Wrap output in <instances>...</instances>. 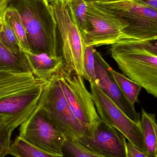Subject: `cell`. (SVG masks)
Returning <instances> with one entry per match:
<instances>
[{
  "instance_id": "52a82bcc",
  "label": "cell",
  "mask_w": 157,
  "mask_h": 157,
  "mask_svg": "<svg viewBox=\"0 0 157 157\" xmlns=\"http://www.w3.org/2000/svg\"><path fill=\"white\" fill-rule=\"evenodd\" d=\"M40 103L42 109L66 139L77 140L90 133L75 117L54 75L45 86Z\"/></svg>"
},
{
  "instance_id": "5b68a950",
  "label": "cell",
  "mask_w": 157,
  "mask_h": 157,
  "mask_svg": "<svg viewBox=\"0 0 157 157\" xmlns=\"http://www.w3.org/2000/svg\"><path fill=\"white\" fill-rule=\"evenodd\" d=\"M59 37L61 53L64 64L83 77L86 45L84 36L72 19L66 0H48Z\"/></svg>"
},
{
  "instance_id": "d6986e66",
  "label": "cell",
  "mask_w": 157,
  "mask_h": 157,
  "mask_svg": "<svg viewBox=\"0 0 157 157\" xmlns=\"http://www.w3.org/2000/svg\"><path fill=\"white\" fill-rule=\"evenodd\" d=\"M9 155L15 157H60L33 146L18 136L12 142Z\"/></svg>"
},
{
  "instance_id": "ac0fdd59",
  "label": "cell",
  "mask_w": 157,
  "mask_h": 157,
  "mask_svg": "<svg viewBox=\"0 0 157 157\" xmlns=\"http://www.w3.org/2000/svg\"><path fill=\"white\" fill-rule=\"evenodd\" d=\"M69 13L84 38L90 30L87 17V4L84 0H66Z\"/></svg>"
},
{
  "instance_id": "ffe728a7",
  "label": "cell",
  "mask_w": 157,
  "mask_h": 157,
  "mask_svg": "<svg viewBox=\"0 0 157 157\" xmlns=\"http://www.w3.org/2000/svg\"><path fill=\"white\" fill-rule=\"evenodd\" d=\"M19 126L13 119L0 116V157L9 155L12 132Z\"/></svg>"
},
{
  "instance_id": "ba28073f",
  "label": "cell",
  "mask_w": 157,
  "mask_h": 157,
  "mask_svg": "<svg viewBox=\"0 0 157 157\" xmlns=\"http://www.w3.org/2000/svg\"><path fill=\"white\" fill-rule=\"evenodd\" d=\"M20 126L18 136L23 140L49 154L62 156L66 138L42 109L40 99L28 119Z\"/></svg>"
},
{
  "instance_id": "44dd1931",
  "label": "cell",
  "mask_w": 157,
  "mask_h": 157,
  "mask_svg": "<svg viewBox=\"0 0 157 157\" xmlns=\"http://www.w3.org/2000/svg\"><path fill=\"white\" fill-rule=\"evenodd\" d=\"M0 41L8 49L16 54L23 52L13 29L4 18L2 31L0 32Z\"/></svg>"
},
{
  "instance_id": "603a6c76",
  "label": "cell",
  "mask_w": 157,
  "mask_h": 157,
  "mask_svg": "<svg viewBox=\"0 0 157 157\" xmlns=\"http://www.w3.org/2000/svg\"><path fill=\"white\" fill-rule=\"evenodd\" d=\"M94 49V47H86L84 58V75L83 78L87 80L90 83H94L98 85L95 70Z\"/></svg>"
},
{
  "instance_id": "7c38bea8",
  "label": "cell",
  "mask_w": 157,
  "mask_h": 157,
  "mask_svg": "<svg viewBox=\"0 0 157 157\" xmlns=\"http://www.w3.org/2000/svg\"><path fill=\"white\" fill-rule=\"evenodd\" d=\"M98 85L117 107L135 122L141 124V114L136 111L119 88L109 71L110 66L100 53L94 51Z\"/></svg>"
},
{
  "instance_id": "9c48e42d",
  "label": "cell",
  "mask_w": 157,
  "mask_h": 157,
  "mask_svg": "<svg viewBox=\"0 0 157 157\" xmlns=\"http://www.w3.org/2000/svg\"><path fill=\"white\" fill-rule=\"evenodd\" d=\"M90 84V93L101 121L118 130L138 150L147 153L141 124L124 114L97 84Z\"/></svg>"
},
{
  "instance_id": "f546056e",
  "label": "cell",
  "mask_w": 157,
  "mask_h": 157,
  "mask_svg": "<svg viewBox=\"0 0 157 157\" xmlns=\"http://www.w3.org/2000/svg\"><path fill=\"white\" fill-rule=\"evenodd\" d=\"M155 157H157V153L156 155L155 156Z\"/></svg>"
},
{
  "instance_id": "cb8c5ba5",
  "label": "cell",
  "mask_w": 157,
  "mask_h": 157,
  "mask_svg": "<svg viewBox=\"0 0 157 157\" xmlns=\"http://www.w3.org/2000/svg\"><path fill=\"white\" fill-rule=\"evenodd\" d=\"M131 42L136 47L144 49L157 57V38L144 41H135Z\"/></svg>"
},
{
  "instance_id": "4dcf8cb0",
  "label": "cell",
  "mask_w": 157,
  "mask_h": 157,
  "mask_svg": "<svg viewBox=\"0 0 157 157\" xmlns=\"http://www.w3.org/2000/svg\"></svg>"
},
{
  "instance_id": "8992f818",
  "label": "cell",
  "mask_w": 157,
  "mask_h": 157,
  "mask_svg": "<svg viewBox=\"0 0 157 157\" xmlns=\"http://www.w3.org/2000/svg\"><path fill=\"white\" fill-rule=\"evenodd\" d=\"M65 98L80 123L90 133L101 122L92 95L85 86L82 76L65 64L54 74Z\"/></svg>"
},
{
  "instance_id": "6da1fadb",
  "label": "cell",
  "mask_w": 157,
  "mask_h": 157,
  "mask_svg": "<svg viewBox=\"0 0 157 157\" xmlns=\"http://www.w3.org/2000/svg\"><path fill=\"white\" fill-rule=\"evenodd\" d=\"M48 82L32 73L0 70V116L11 118L20 126L36 107Z\"/></svg>"
},
{
  "instance_id": "83f0119b",
  "label": "cell",
  "mask_w": 157,
  "mask_h": 157,
  "mask_svg": "<svg viewBox=\"0 0 157 157\" xmlns=\"http://www.w3.org/2000/svg\"><path fill=\"white\" fill-rule=\"evenodd\" d=\"M12 0H0V17H3Z\"/></svg>"
},
{
  "instance_id": "7402d4cb",
  "label": "cell",
  "mask_w": 157,
  "mask_h": 157,
  "mask_svg": "<svg viewBox=\"0 0 157 157\" xmlns=\"http://www.w3.org/2000/svg\"><path fill=\"white\" fill-rule=\"evenodd\" d=\"M61 157H102L88 151L79 144L77 140H67L63 147Z\"/></svg>"
},
{
  "instance_id": "d4e9b609",
  "label": "cell",
  "mask_w": 157,
  "mask_h": 157,
  "mask_svg": "<svg viewBox=\"0 0 157 157\" xmlns=\"http://www.w3.org/2000/svg\"><path fill=\"white\" fill-rule=\"evenodd\" d=\"M127 148L129 157H148L147 153L138 150L129 141L127 143Z\"/></svg>"
},
{
  "instance_id": "f1b7e54d",
  "label": "cell",
  "mask_w": 157,
  "mask_h": 157,
  "mask_svg": "<svg viewBox=\"0 0 157 157\" xmlns=\"http://www.w3.org/2000/svg\"><path fill=\"white\" fill-rule=\"evenodd\" d=\"M3 23V17H0V32L2 31Z\"/></svg>"
},
{
  "instance_id": "484cf974",
  "label": "cell",
  "mask_w": 157,
  "mask_h": 157,
  "mask_svg": "<svg viewBox=\"0 0 157 157\" xmlns=\"http://www.w3.org/2000/svg\"><path fill=\"white\" fill-rule=\"evenodd\" d=\"M133 2L157 10V0H132Z\"/></svg>"
},
{
  "instance_id": "4316f807",
  "label": "cell",
  "mask_w": 157,
  "mask_h": 157,
  "mask_svg": "<svg viewBox=\"0 0 157 157\" xmlns=\"http://www.w3.org/2000/svg\"><path fill=\"white\" fill-rule=\"evenodd\" d=\"M87 4L112 3L122 1H130V0H84Z\"/></svg>"
},
{
  "instance_id": "9a60e30c",
  "label": "cell",
  "mask_w": 157,
  "mask_h": 157,
  "mask_svg": "<svg viewBox=\"0 0 157 157\" xmlns=\"http://www.w3.org/2000/svg\"><path fill=\"white\" fill-rule=\"evenodd\" d=\"M141 125L148 157H155L157 153V125L155 114L148 113L142 108Z\"/></svg>"
},
{
  "instance_id": "4fadbf2b",
  "label": "cell",
  "mask_w": 157,
  "mask_h": 157,
  "mask_svg": "<svg viewBox=\"0 0 157 157\" xmlns=\"http://www.w3.org/2000/svg\"><path fill=\"white\" fill-rule=\"evenodd\" d=\"M25 53L33 74L46 81H50L64 63L61 55L52 57L45 53L38 54L31 52Z\"/></svg>"
},
{
  "instance_id": "5bb4252c",
  "label": "cell",
  "mask_w": 157,
  "mask_h": 157,
  "mask_svg": "<svg viewBox=\"0 0 157 157\" xmlns=\"http://www.w3.org/2000/svg\"><path fill=\"white\" fill-rule=\"evenodd\" d=\"M0 70L19 73H32L23 52L16 54L8 49L0 41Z\"/></svg>"
},
{
  "instance_id": "277c9868",
  "label": "cell",
  "mask_w": 157,
  "mask_h": 157,
  "mask_svg": "<svg viewBox=\"0 0 157 157\" xmlns=\"http://www.w3.org/2000/svg\"><path fill=\"white\" fill-rule=\"evenodd\" d=\"M93 4L111 14L126 26L120 40L144 41L157 38V10L132 0Z\"/></svg>"
},
{
  "instance_id": "30bf717a",
  "label": "cell",
  "mask_w": 157,
  "mask_h": 157,
  "mask_svg": "<svg viewBox=\"0 0 157 157\" xmlns=\"http://www.w3.org/2000/svg\"><path fill=\"white\" fill-rule=\"evenodd\" d=\"M87 17L90 30L84 38L86 46L112 45L121 40L126 26L115 16L87 4Z\"/></svg>"
},
{
  "instance_id": "7a4b0ae2",
  "label": "cell",
  "mask_w": 157,
  "mask_h": 157,
  "mask_svg": "<svg viewBox=\"0 0 157 157\" xmlns=\"http://www.w3.org/2000/svg\"><path fill=\"white\" fill-rule=\"evenodd\" d=\"M27 35L30 52L60 56L59 37L48 0H12Z\"/></svg>"
},
{
  "instance_id": "8fae6325",
  "label": "cell",
  "mask_w": 157,
  "mask_h": 157,
  "mask_svg": "<svg viewBox=\"0 0 157 157\" xmlns=\"http://www.w3.org/2000/svg\"><path fill=\"white\" fill-rule=\"evenodd\" d=\"M77 140L88 151L99 156L129 157L125 136L102 121L90 134Z\"/></svg>"
},
{
  "instance_id": "3957f363",
  "label": "cell",
  "mask_w": 157,
  "mask_h": 157,
  "mask_svg": "<svg viewBox=\"0 0 157 157\" xmlns=\"http://www.w3.org/2000/svg\"><path fill=\"white\" fill-rule=\"evenodd\" d=\"M111 56L124 75L157 98V57L131 41L111 45Z\"/></svg>"
},
{
  "instance_id": "e0dca14e",
  "label": "cell",
  "mask_w": 157,
  "mask_h": 157,
  "mask_svg": "<svg viewBox=\"0 0 157 157\" xmlns=\"http://www.w3.org/2000/svg\"><path fill=\"white\" fill-rule=\"evenodd\" d=\"M109 71L124 97L134 107L138 101V97L142 87L129 78L115 71L110 66Z\"/></svg>"
},
{
  "instance_id": "2e32d148",
  "label": "cell",
  "mask_w": 157,
  "mask_h": 157,
  "mask_svg": "<svg viewBox=\"0 0 157 157\" xmlns=\"http://www.w3.org/2000/svg\"><path fill=\"white\" fill-rule=\"evenodd\" d=\"M3 17L13 29L21 50L24 52H30L26 31L17 9L9 4Z\"/></svg>"
}]
</instances>
